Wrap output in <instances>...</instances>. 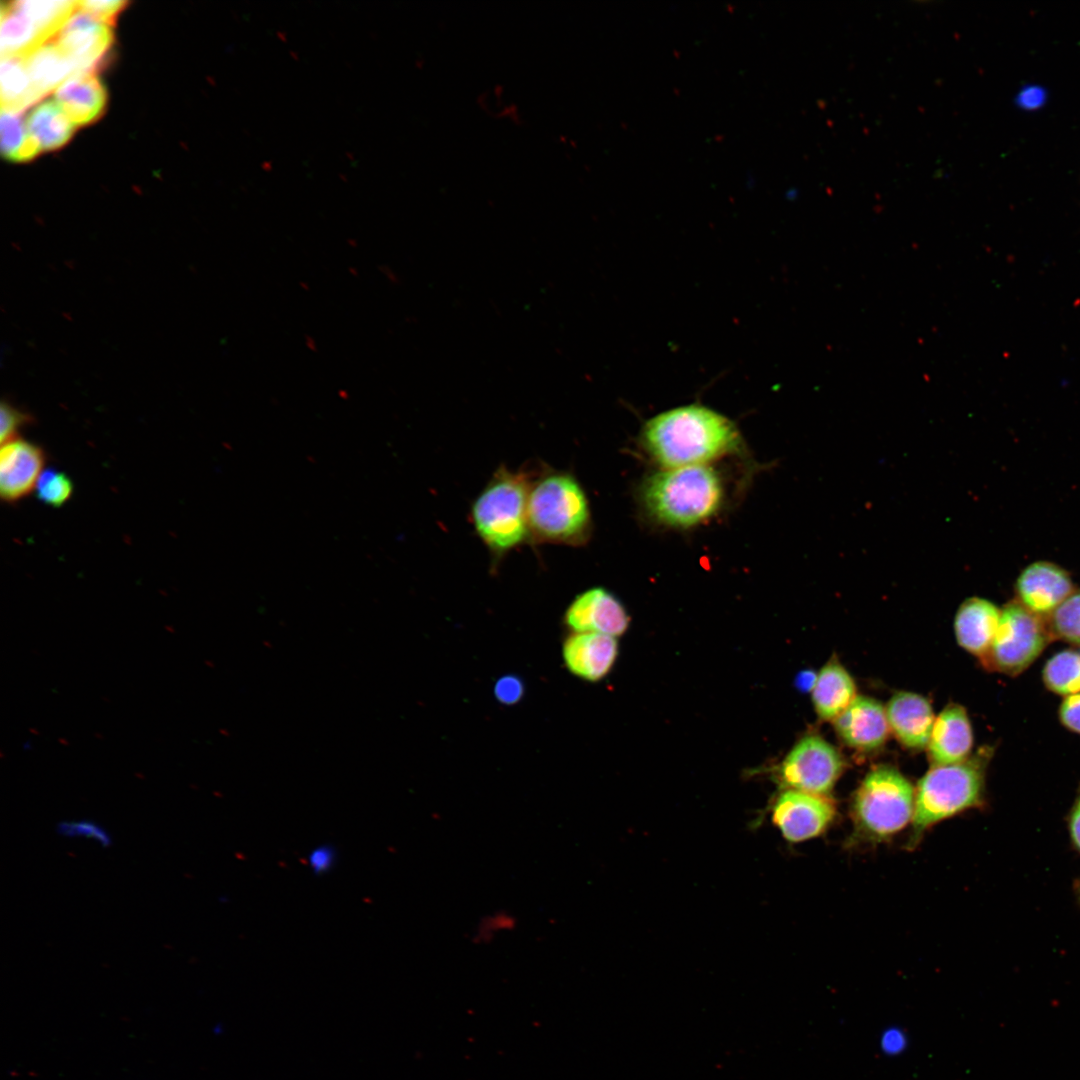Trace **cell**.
Listing matches in <instances>:
<instances>
[{"label": "cell", "instance_id": "25", "mask_svg": "<svg viewBox=\"0 0 1080 1080\" xmlns=\"http://www.w3.org/2000/svg\"><path fill=\"white\" fill-rule=\"evenodd\" d=\"M12 3L29 19L47 43L55 39L71 16L77 11L79 1L21 0Z\"/></svg>", "mask_w": 1080, "mask_h": 1080}, {"label": "cell", "instance_id": "24", "mask_svg": "<svg viewBox=\"0 0 1080 1080\" xmlns=\"http://www.w3.org/2000/svg\"><path fill=\"white\" fill-rule=\"evenodd\" d=\"M0 93L1 109L15 112L24 113L42 100L31 82L23 58H1Z\"/></svg>", "mask_w": 1080, "mask_h": 1080}, {"label": "cell", "instance_id": "28", "mask_svg": "<svg viewBox=\"0 0 1080 1080\" xmlns=\"http://www.w3.org/2000/svg\"><path fill=\"white\" fill-rule=\"evenodd\" d=\"M1049 630L1058 638L1080 645V590L1074 591L1050 614Z\"/></svg>", "mask_w": 1080, "mask_h": 1080}, {"label": "cell", "instance_id": "3", "mask_svg": "<svg viewBox=\"0 0 1080 1080\" xmlns=\"http://www.w3.org/2000/svg\"><path fill=\"white\" fill-rule=\"evenodd\" d=\"M528 524L531 544L578 547L589 540L592 530L589 500L571 472L547 465L534 470Z\"/></svg>", "mask_w": 1080, "mask_h": 1080}, {"label": "cell", "instance_id": "12", "mask_svg": "<svg viewBox=\"0 0 1080 1080\" xmlns=\"http://www.w3.org/2000/svg\"><path fill=\"white\" fill-rule=\"evenodd\" d=\"M1074 591L1068 572L1047 561L1028 565L1016 581L1018 601L1040 616L1050 615Z\"/></svg>", "mask_w": 1080, "mask_h": 1080}, {"label": "cell", "instance_id": "41", "mask_svg": "<svg viewBox=\"0 0 1080 1080\" xmlns=\"http://www.w3.org/2000/svg\"><path fill=\"white\" fill-rule=\"evenodd\" d=\"M1075 891H1076V895H1077V897L1079 899V902H1080V880L1078 881L1077 885L1075 886Z\"/></svg>", "mask_w": 1080, "mask_h": 1080}, {"label": "cell", "instance_id": "7", "mask_svg": "<svg viewBox=\"0 0 1080 1080\" xmlns=\"http://www.w3.org/2000/svg\"><path fill=\"white\" fill-rule=\"evenodd\" d=\"M1050 630L1040 615L1018 600L1001 611L991 646L982 657L984 664L1007 675H1018L1029 667L1049 641Z\"/></svg>", "mask_w": 1080, "mask_h": 1080}, {"label": "cell", "instance_id": "23", "mask_svg": "<svg viewBox=\"0 0 1080 1080\" xmlns=\"http://www.w3.org/2000/svg\"><path fill=\"white\" fill-rule=\"evenodd\" d=\"M1 58H25L46 42L36 27L9 2L1 6Z\"/></svg>", "mask_w": 1080, "mask_h": 1080}, {"label": "cell", "instance_id": "34", "mask_svg": "<svg viewBox=\"0 0 1080 1080\" xmlns=\"http://www.w3.org/2000/svg\"><path fill=\"white\" fill-rule=\"evenodd\" d=\"M515 919L503 912H496L483 918L476 929L475 937L479 941H489L495 935L511 930Z\"/></svg>", "mask_w": 1080, "mask_h": 1080}, {"label": "cell", "instance_id": "40", "mask_svg": "<svg viewBox=\"0 0 1080 1080\" xmlns=\"http://www.w3.org/2000/svg\"><path fill=\"white\" fill-rule=\"evenodd\" d=\"M816 677H817V675L815 676L811 672L801 673L799 675V679L797 680L798 687H800L801 689H807V688L812 689L813 686H814Z\"/></svg>", "mask_w": 1080, "mask_h": 1080}, {"label": "cell", "instance_id": "18", "mask_svg": "<svg viewBox=\"0 0 1080 1080\" xmlns=\"http://www.w3.org/2000/svg\"><path fill=\"white\" fill-rule=\"evenodd\" d=\"M54 96L76 127L100 118L107 102L106 90L95 72L72 75L59 86Z\"/></svg>", "mask_w": 1080, "mask_h": 1080}, {"label": "cell", "instance_id": "32", "mask_svg": "<svg viewBox=\"0 0 1080 1080\" xmlns=\"http://www.w3.org/2000/svg\"><path fill=\"white\" fill-rule=\"evenodd\" d=\"M0 422V440L4 444L15 439L18 430L31 422V416L3 401L0 407Z\"/></svg>", "mask_w": 1080, "mask_h": 1080}, {"label": "cell", "instance_id": "31", "mask_svg": "<svg viewBox=\"0 0 1080 1080\" xmlns=\"http://www.w3.org/2000/svg\"><path fill=\"white\" fill-rule=\"evenodd\" d=\"M127 5L123 0H86L79 1L78 9L111 27Z\"/></svg>", "mask_w": 1080, "mask_h": 1080}, {"label": "cell", "instance_id": "13", "mask_svg": "<svg viewBox=\"0 0 1080 1080\" xmlns=\"http://www.w3.org/2000/svg\"><path fill=\"white\" fill-rule=\"evenodd\" d=\"M45 463L43 450L32 442L15 438L2 444L0 453V495L13 503L35 488Z\"/></svg>", "mask_w": 1080, "mask_h": 1080}, {"label": "cell", "instance_id": "1", "mask_svg": "<svg viewBox=\"0 0 1080 1080\" xmlns=\"http://www.w3.org/2000/svg\"><path fill=\"white\" fill-rule=\"evenodd\" d=\"M740 441L730 419L696 404L662 412L642 431L644 448L662 468L708 465L737 450Z\"/></svg>", "mask_w": 1080, "mask_h": 1080}, {"label": "cell", "instance_id": "2", "mask_svg": "<svg viewBox=\"0 0 1080 1080\" xmlns=\"http://www.w3.org/2000/svg\"><path fill=\"white\" fill-rule=\"evenodd\" d=\"M533 473L500 465L471 505L470 520L490 554L492 568L510 552L531 544L528 498Z\"/></svg>", "mask_w": 1080, "mask_h": 1080}, {"label": "cell", "instance_id": "19", "mask_svg": "<svg viewBox=\"0 0 1080 1080\" xmlns=\"http://www.w3.org/2000/svg\"><path fill=\"white\" fill-rule=\"evenodd\" d=\"M1001 616L993 603L970 598L959 608L955 617V634L961 647L983 657L992 644Z\"/></svg>", "mask_w": 1080, "mask_h": 1080}, {"label": "cell", "instance_id": "14", "mask_svg": "<svg viewBox=\"0 0 1080 1080\" xmlns=\"http://www.w3.org/2000/svg\"><path fill=\"white\" fill-rule=\"evenodd\" d=\"M618 655L613 636L594 632H572L562 645V657L568 671L590 682L603 679Z\"/></svg>", "mask_w": 1080, "mask_h": 1080}, {"label": "cell", "instance_id": "37", "mask_svg": "<svg viewBox=\"0 0 1080 1080\" xmlns=\"http://www.w3.org/2000/svg\"><path fill=\"white\" fill-rule=\"evenodd\" d=\"M1046 99V92L1039 86H1027L1017 96V104L1023 109L1034 110L1039 108Z\"/></svg>", "mask_w": 1080, "mask_h": 1080}, {"label": "cell", "instance_id": "11", "mask_svg": "<svg viewBox=\"0 0 1080 1080\" xmlns=\"http://www.w3.org/2000/svg\"><path fill=\"white\" fill-rule=\"evenodd\" d=\"M563 622L571 632H594L622 635L629 626V615L621 601L603 587H592L570 602Z\"/></svg>", "mask_w": 1080, "mask_h": 1080}, {"label": "cell", "instance_id": "17", "mask_svg": "<svg viewBox=\"0 0 1080 1080\" xmlns=\"http://www.w3.org/2000/svg\"><path fill=\"white\" fill-rule=\"evenodd\" d=\"M886 716L889 728L904 746L920 749L928 744L935 720L924 697L911 692L896 693L888 703Z\"/></svg>", "mask_w": 1080, "mask_h": 1080}, {"label": "cell", "instance_id": "16", "mask_svg": "<svg viewBox=\"0 0 1080 1080\" xmlns=\"http://www.w3.org/2000/svg\"><path fill=\"white\" fill-rule=\"evenodd\" d=\"M973 745V734L966 711L951 704L935 719L928 742L929 756L935 766L966 759Z\"/></svg>", "mask_w": 1080, "mask_h": 1080}, {"label": "cell", "instance_id": "36", "mask_svg": "<svg viewBox=\"0 0 1080 1080\" xmlns=\"http://www.w3.org/2000/svg\"><path fill=\"white\" fill-rule=\"evenodd\" d=\"M1062 724L1069 730L1080 734V693L1067 696L1059 710Z\"/></svg>", "mask_w": 1080, "mask_h": 1080}, {"label": "cell", "instance_id": "15", "mask_svg": "<svg viewBox=\"0 0 1080 1080\" xmlns=\"http://www.w3.org/2000/svg\"><path fill=\"white\" fill-rule=\"evenodd\" d=\"M840 738L860 751H873L886 740L889 725L886 710L875 699L858 696L834 720Z\"/></svg>", "mask_w": 1080, "mask_h": 1080}, {"label": "cell", "instance_id": "27", "mask_svg": "<svg viewBox=\"0 0 1080 1080\" xmlns=\"http://www.w3.org/2000/svg\"><path fill=\"white\" fill-rule=\"evenodd\" d=\"M1046 687L1059 695L1080 693V654L1061 651L1052 656L1043 669Z\"/></svg>", "mask_w": 1080, "mask_h": 1080}, {"label": "cell", "instance_id": "21", "mask_svg": "<svg viewBox=\"0 0 1080 1080\" xmlns=\"http://www.w3.org/2000/svg\"><path fill=\"white\" fill-rule=\"evenodd\" d=\"M23 59L31 82L42 99L76 74L70 60L53 40Z\"/></svg>", "mask_w": 1080, "mask_h": 1080}, {"label": "cell", "instance_id": "39", "mask_svg": "<svg viewBox=\"0 0 1080 1080\" xmlns=\"http://www.w3.org/2000/svg\"><path fill=\"white\" fill-rule=\"evenodd\" d=\"M904 1045L902 1033L889 1031L883 1038V1047L887 1052H897Z\"/></svg>", "mask_w": 1080, "mask_h": 1080}, {"label": "cell", "instance_id": "29", "mask_svg": "<svg viewBox=\"0 0 1080 1080\" xmlns=\"http://www.w3.org/2000/svg\"><path fill=\"white\" fill-rule=\"evenodd\" d=\"M37 498L44 504L60 507L73 493L71 479L62 471L48 468L42 471L35 486Z\"/></svg>", "mask_w": 1080, "mask_h": 1080}, {"label": "cell", "instance_id": "8", "mask_svg": "<svg viewBox=\"0 0 1080 1080\" xmlns=\"http://www.w3.org/2000/svg\"><path fill=\"white\" fill-rule=\"evenodd\" d=\"M844 767V759L832 745L818 735H808L785 757L779 775L790 790L827 795Z\"/></svg>", "mask_w": 1080, "mask_h": 1080}, {"label": "cell", "instance_id": "33", "mask_svg": "<svg viewBox=\"0 0 1080 1080\" xmlns=\"http://www.w3.org/2000/svg\"><path fill=\"white\" fill-rule=\"evenodd\" d=\"M525 685L523 680L514 674H507L499 678L494 686V695L498 702L504 705L517 704L524 696Z\"/></svg>", "mask_w": 1080, "mask_h": 1080}, {"label": "cell", "instance_id": "9", "mask_svg": "<svg viewBox=\"0 0 1080 1080\" xmlns=\"http://www.w3.org/2000/svg\"><path fill=\"white\" fill-rule=\"evenodd\" d=\"M836 816L834 801L818 795L787 789L771 812V820L785 840L800 843L823 834Z\"/></svg>", "mask_w": 1080, "mask_h": 1080}, {"label": "cell", "instance_id": "10", "mask_svg": "<svg viewBox=\"0 0 1080 1080\" xmlns=\"http://www.w3.org/2000/svg\"><path fill=\"white\" fill-rule=\"evenodd\" d=\"M70 60L75 72H95L103 64L114 37L109 25L77 9L53 40Z\"/></svg>", "mask_w": 1080, "mask_h": 1080}, {"label": "cell", "instance_id": "20", "mask_svg": "<svg viewBox=\"0 0 1080 1080\" xmlns=\"http://www.w3.org/2000/svg\"><path fill=\"white\" fill-rule=\"evenodd\" d=\"M855 698V684L849 673L835 660L828 662L812 688V700L819 717L834 720Z\"/></svg>", "mask_w": 1080, "mask_h": 1080}, {"label": "cell", "instance_id": "38", "mask_svg": "<svg viewBox=\"0 0 1080 1080\" xmlns=\"http://www.w3.org/2000/svg\"><path fill=\"white\" fill-rule=\"evenodd\" d=\"M1069 830L1073 844L1080 852V794L1070 815Z\"/></svg>", "mask_w": 1080, "mask_h": 1080}, {"label": "cell", "instance_id": "6", "mask_svg": "<svg viewBox=\"0 0 1080 1080\" xmlns=\"http://www.w3.org/2000/svg\"><path fill=\"white\" fill-rule=\"evenodd\" d=\"M984 760L973 757L935 766L924 775L915 792L911 844L935 824L980 805Z\"/></svg>", "mask_w": 1080, "mask_h": 1080}, {"label": "cell", "instance_id": "35", "mask_svg": "<svg viewBox=\"0 0 1080 1080\" xmlns=\"http://www.w3.org/2000/svg\"><path fill=\"white\" fill-rule=\"evenodd\" d=\"M336 850L329 845H320L311 850L308 863L313 873L321 875L332 869L336 861Z\"/></svg>", "mask_w": 1080, "mask_h": 1080}, {"label": "cell", "instance_id": "26", "mask_svg": "<svg viewBox=\"0 0 1080 1080\" xmlns=\"http://www.w3.org/2000/svg\"><path fill=\"white\" fill-rule=\"evenodd\" d=\"M0 132L1 152L10 161H29L42 152L28 130L23 112L1 109Z\"/></svg>", "mask_w": 1080, "mask_h": 1080}, {"label": "cell", "instance_id": "5", "mask_svg": "<svg viewBox=\"0 0 1080 1080\" xmlns=\"http://www.w3.org/2000/svg\"><path fill=\"white\" fill-rule=\"evenodd\" d=\"M914 802V788L898 770L887 765L875 767L852 801L854 835L868 842L893 837L912 822Z\"/></svg>", "mask_w": 1080, "mask_h": 1080}, {"label": "cell", "instance_id": "4", "mask_svg": "<svg viewBox=\"0 0 1080 1080\" xmlns=\"http://www.w3.org/2000/svg\"><path fill=\"white\" fill-rule=\"evenodd\" d=\"M641 497L657 521L688 528L717 513L724 488L719 474L709 465L662 468L644 482Z\"/></svg>", "mask_w": 1080, "mask_h": 1080}, {"label": "cell", "instance_id": "30", "mask_svg": "<svg viewBox=\"0 0 1080 1080\" xmlns=\"http://www.w3.org/2000/svg\"><path fill=\"white\" fill-rule=\"evenodd\" d=\"M56 833L68 839H85L103 848L112 845L110 832L100 823L91 819L63 820L57 823Z\"/></svg>", "mask_w": 1080, "mask_h": 1080}, {"label": "cell", "instance_id": "22", "mask_svg": "<svg viewBox=\"0 0 1080 1080\" xmlns=\"http://www.w3.org/2000/svg\"><path fill=\"white\" fill-rule=\"evenodd\" d=\"M27 127L42 151L63 147L72 137L76 126L54 100L38 103L29 113Z\"/></svg>", "mask_w": 1080, "mask_h": 1080}]
</instances>
